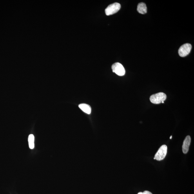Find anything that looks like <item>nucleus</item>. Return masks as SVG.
<instances>
[{"label":"nucleus","mask_w":194,"mask_h":194,"mask_svg":"<svg viewBox=\"0 0 194 194\" xmlns=\"http://www.w3.org/2000/svg\"><path fill=\"white\" fill-rule=\"evenodd\" d=\"M143 192H140L139 193H138L137 194H143Z\"/></svg>","instance_id":"9b49d317"},{"label":"nucleus","mask_w":194,"mask_h":194,"mask_svg":"<svg viewBox=\"0 0 194 194\" xmlns=\"http://www.w3.org/2000/svg\"><path fill=\"white\" fill-rule=\"evenodd\" d=\"M137 11L140 14H144L147 12V8L146 4L140 3L137 6Z\"/></svg>","instance_id":"0eeeda50"},{"label":"nucleus","mask_w":194,"mask_h":194,"mask_svg":"<svg viewBox=\"0 0 194 194\" xmlns=\"http://www.w3.org/2000/svg\"><path fill=\"white\" fill-rule=\"evenodd\" d=\"M28 141L30 148L33 149L34 148V136L33 135L29 136Z\"/></svg>","instance_id":"1a4fd4ad"},{"label":"nucleus","mask_w":194,"mask_h":194,"mask_svg":"<svg viewBox=\"0 0 194 194\" xmlns=\"http://www.w3.org/2000/svg\"><path fill=\"white\" fill-rule=\"evenodd\" d=\"M79 107L82 111L88 114H90L91 113V107L88 105L86 104H80L79 105Z\"/></svg>","instance_id":"6e6552de"},{"label":"nucleus","mask_w":194,"mask_h":194,"mask_svg":"<svg viewBox=\"0 0 194 194\" xmlns=\"http://www.w3.org/2000/svg\"><path fill=\"white\" fill-rule=\"evenodd\" d=\"M113 72L119 76H123L125 74V70L121 64L116 63L114 64L112 67Z\"/></svg>","instance_id":"39448f33"},{"label":"nucleus","mask_w":194,"mask_h":194,"mask_svg":"<svg viewBox=\"0 0 194 194\" xmlns=\"http://www.w3.org/2000/svg\"><path fill=\"white\" fill-rule=\"evenodd\" d=\"M167 153V146L166 145H163L155 154V160L158 161H161L166 157Z\"/></svg>","instance_id":"7ed1b4c3"},{"label":"nucleus","mask_w":194,"mask_h":194,"mask_svg":"<svg viewBox=\"0 0 194 194\" xmlns=\"http://www.w3.org/2000/svg\"><path fill=\"white\" fill-rule=\"evenodd\" d=\"M191 142V137L189 136H187L184 140L182 146V151L184 153L186 154L188 153Z\"/></svg>","instance_id":"423d86ee"},{"label":"nucleus","mask_w":194,"mask_h":194,"mask_svg":"<svg viewBox=\"0 0 194 194\" xmlns=\"http://www.w3.org/2000/svg\"><path fill=\"white\" fill-rule=\"evenodd\" d=\"M172 136H171L170 137V139H172Z\"/></svg>","instance_id":"f8f14e48"},{"label":"nucleus","mask_w":194,"mask_h":194,"mask_svg":"<svg viewBox=\"0 0 194 194\" xmlns=\"http://www.w3.org/2000/svg\"><path fill=\"white\" fill-rule=\"evenodd\" d=\"M192 49L191 44L187 43L185 44L180 47L178 53L180 57H184L187 56L190 53Z\"/></svg>","instance_id":"20e7f679"},{"label":"nucleus","mask_w":194,"mask_h":194,"mask_svg":"<svg viewBox=\"0 0 194 194\" xmlns=\"http://www.w3.org/2000/svg\"><path fill=\"white\" fill-rule=\"evenodd\" d=\"M121 5L118 3H115L110 4L105 10L106 15H110L115 14L119 11Z\"/></svg>","instance_id":"f03ea898"},{"label":"nucleus","mask_w":194,"mask_h":194,"mask_svg":"<svg viewBox=\"0 0 194 194\" xmlns=\"http://www.w3.org/2000/svg\"><path fill=\"white\" fill-rule=\"evenodd\" d=\"M143 193V194H153L150 192L147 191H144Z\"/></svg>","instance_id":"9d476101"},{"label":"nucleus","mask_w":194,"mask_h":194,"mask_svg":"<svg viewBox=\"0 0 194 194\" xmlns=\"http://www.w3.org/2000/svg\"><path fill=\"white\" fill-rule=\"evenodd\" d=\"M166 95L163 93H159L151 95L150 99L152 103L159 104L164 101L166 99Z\"/></svg>","instance_id":"f257e3e1"},{"label":"nucleus","mask_w":194,"mask_h":194,"mask_svg":"<svg viewBox=\"0 0 194 194\" xmlns=\"http://www.w3.org/2000/svg\"><path fill=\"white\" fill-rule=\"evenodd\" d=\"M162 103H164V101H162Z\"/></svg>","instance_id":"ddd939ff"}]
</instances>
